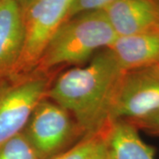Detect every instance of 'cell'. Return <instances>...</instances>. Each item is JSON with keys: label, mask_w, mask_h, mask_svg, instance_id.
Masks as SVG:
<instances>
[{"label": "cell", "mask_w": 159, "mask_h": 159, "mask_svg": "<svg viewBox=\"0 0 159 159\" xmlns=\"http://www.w3.org/2000/svg\"><path fill=\"white\" fill-rule=\"evenodd\" d=\"M123 74L111 51L102 49L86 66H74L53 80L46 97L66 109L87 136L109 124L111 103Z\"/></svg>", "instance_id": "1"}, {"label": "cell", "mask_w": 159, "mask_h": 159, "mask_svg": "<svg viewBox=\"0 0 159 159\" xmlns=\"http://www.w3.org/2000/svg\"><path fill=\"white\" fill-rule=\"evenodd\" d=\"M117 37L103 11L74 15L51 35L32 74L53 75L60 67L89 61L97 51L109 48Z\"/></svg>", "instance_id": "2"}, {"label": "cell", "mask_w": 159, "mask_h": 159, "mask_svg": "<svg viewBox=\"0 0 159 159\" xmlns=\"http://www.w3.org/2000/svg\"><path fill=\"white\" fill-rule=\"evenodd\" d=\"M158 111V70L152 66L122 74L111 103L109 123L125 121L134 124Z\"/></svg>", "instance_id": "3"}, {"label": "cell", "mask_w": 159, "mask_h": 159, "mask_svg": "<svg viewBox=\"0 0 159 159\" xmlns=\"http://www.w3.org/2000/svg\"><path fill=\"white\" fill-rule=\"evenodd\" d=\"M41 159H50L83 138L68 111L45 97L38 103L23 131Z\"/></svg>", "instance_id": "4"}, {"label": "cell", "mask_w": 159, "mask_h": 159, "mask_svg": "<svg viewBox=\"0 0 159 159\" xmlns=\"http://www.w3.org/2000/svg\"><path fill=\"white\" fill-rule=\"evenodd\" d=\"M73 0H36L23 14L25 43L14 74L33 73L51 35L68 14Z\"/></svg>", "instance_id": "5"}, {"label": "cell", "mask_w": 159, "mask_h": 159, "mask_svg": "<svg viewBox=\"0 0 159 159\" xmlns=\"http://www.w3.org/2000/svg\"><path fill=\"white\" fill-rule=\"evenodd\" d=\"M52 75L32 74L0 94V145L22 133L47 95Z\"/></svg>", "instance_id": "6"}, {"label": "cell", "mask_w": 159, "mask_h": 159, "mask_svg": "<svg viewBox=\"0 0 159 159\" xmlns=\"http://www.w3.org/2000/svg\"><path fill=\"white\" fill-rule=\"evenodd\" d=\"M103 11L118 36L159 28L158 0H116Z\"/></svg>", "instance_id": "7"}, {"label": "cell", "mask_w": 159, "mask_h": 159, "mask_svg": "<svg viewBox=\"0 0 159 159\" xmlns=\"http://www.w3.org/2000/svg\"><path fill=\"white\" fill-rule=\"evenodd\" d=\"M108 49L124 73L155 66L159 63V28L118 36Z\"/></svg>", "instance_id": "8"}, {"label": "cell", "mask_w": 159, "mask_h": 159, "mask_svg": "<svg viewBox=\"0 0 159 159\" xmlns=\"http://www.w3.org/2000/svg\"><path fill=\"white\" fill-rule=\"evenodd\" d=\"M24 43L25 25L18 0L0 1V77L14 73Z\"/></svg>", "instance_id": "9"}, {"label": "cell", "mask_w": 159, "mask_h": 159, "mask_svg": "<svg viewBox=\"0 0 159 159\" xmlns=\"http://www.w3.org/2000/svg\"><path fill=\"white\" fill-rule=\"evenodd\" d=\"M107 143L108 159H155V148L144 142L139 130L128 122H110Z\"/></svg>", "instance_id": "10"}, {"label": "cell", "mask_w": 159, "mask_h": 159, "mask_svg": "<svg viewBox=\"0 0 159 159\" xmlns=\"http://www.w3.org/2000/svg\"><path fill=\"white\" fill-rule=\"evenodd\" d=\"M108 125L102 130L84 136L70 148L50 159H108Z\"/></svg>", "instance_id": "11"}, {"label": "cell", "mask_w": 159, "mask_h": 159, "mask_svg": "<svg viewBox=\"0 0 159 159\" xmlns=\"http://www.w3.org/2000/svg\"><path fill=\"white\" fill-rule=\"evenodd\" d=\"M0 159H41L22 132L0 145Z\"/></svg>", "instance_id": "12"}, {"label": "cell", "mask_w": 159, "mask_h": 159, "mask_svg": "<svg viewBox=\"0 0 159 159\" xmlns=\"http://www.w3.org/2000/svg\"><path fill=\"white\" fill-rule=\"evenodd\" d=\"M115 1L116 0H73L66 20L83 12L103 11Z\"/></svg>", "instance_id": "13"}, {"label": "cell", "mask_w": 159, "mask_h": 159, "mask_svg": "<svg viewBox=\"0 0 159 159\" xmlns=\"http://www.w3.org/2000/svg\"><path fill=\"white\" fill-rule=\"evenodd\" d=\"M132 125H134L138 130H142L154 136L159 137V111L148 119L139 121Z\"/></svg>", "instance_id": "14"}, {"label": "cell", "mask_w": 159, "mask_h": 159, "mask_svg": "<svg viewBox=\"0 0 159 159\" xmlns=\"http://www.w3.org/2000/svg\"><path fill=\"white\" fill-rule=\"evenodd\" d=\"M35 1L36 0H18L19 5H20V8H21V11H22L23 14L26 12V11L34 4Z\"/></svg>", "instance_id": "15"}, {"label": "cell", "mask_w": 159, "mask_h": 159, "mask_svg": "<svg viewBox=\"0 0 159 159\" xmlns=\"http://www.w3.org/2000/svg\"><path fill=\"white\" fill-rule=\"evenodd\" d=\"M154 67H156V68L157 69V70H158V71H159V63H158V64H157V65H156V66H155Z\"/></svg>", "instance_id": "16"}, {"label": "cell", "mask_w": 159, "mask_h": 159, "mask_svg": "<svg viewBox=\"0 0 159 159\" xmlns=\"http://www.w3.org/2000/svg\"><path fill=\"white\" fill-rule=\"evenodd\" d=\"M0 1H2V0H0Z\"/></svg>", "instance_id": "17"}, {"label": "cell", "mask_w": 159, "mask_h": 159, "mask_svg": "<svg viewBox=\"0 0 159 159\" xmlns=\"http://www.w3.org/2000/svg\"><path fill=\"white\" fill-rule=\"evenodd\" d=\"M158 2H159V0H158Z\"/></svg>", "instance_id": "18"}]
</instances>
